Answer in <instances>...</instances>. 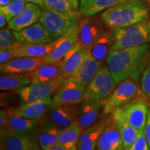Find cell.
<instances>
[{
	"label": "cell",
	"instance_id": "1",
	"mask_svg": "<svg viewBox=\"0 0 150 150\" xmlns=\"http://www.w3.org/2000/svg\"><path fill=\"white\" fill-rule=\"evenodd\" d=\"M149 46L147 44L111 50L106 62L115 83L132 79L137 81L143 70Z\"/></svg>",
	"mask_w": 150,
	"mask_h": 150
},
{
	"label": "cell",
	"instance_id": "2",
	"mask_svg": "<svg viewBox=\"0 0 150 150\" xmlns=\"http://www.w3.org/2000/svg\"><path fill=\"white\" fill-rule=\"evenodd\" d=\"M149 9L144 0H132L119 4L104 11L102 18L112 29L130 27L147 20Z\"/></svg>",
	"mask_w": 150,
	"mask_h": 150
},
{
	"label": "cell",
	"instance_id": "3",
	"mask_svg": "<svg viewBox=\"0 0 150 150\" xmlns=\"http://www.w3.org/2000/svg\"><path fill=\"white\" fill-rule=\"evenodd\" d=\"M81 16L80 11L64 13L43 6L39 22L44 26L52 39L56 40L79 22Z\"/></svg>",
	"mask_w": 150,
	"mask_h": 150
},
{
	"label": "cell",
	"instance_id": "4",
	"mask_svg": "<svg viewBox=\"0 0 150 150\" xmlns=\"http://www.w3.org/2000/svg\"><path fill=\"white\" fill-rule=\"evenodd\" d=\"M112 36L113 45L111 50L146 44L150 42V21L145 20L130 27L116 29Z\"/></svg>",
	"mask_w": 150,
	"mask_h": 150
},
{
	"label": "cell",
	"instance_id": "5",
	"mask_svg": "<svg viewBox=\"0 0 150 150\" xmlns=\"http://www.w3.org/2000/svg\"><path fill=\"white\" fill-rule=\"evenodd\" d=\"M141 95V90L134 79L123 81L105 100L103 112L104 115L112 113L117 108L129 104Z\"/></svg>",
	"mask_w": 150,
	"mask_h": 150
},
{
	"label": "cell",
	"instance_id": "6",
	"mask_svg": "<svg viewBox=\"0 0 150 150\" xmlns=\"http://www.w3.org/2000/svg\"><path fill=\"white\" fill-rule=\"evenodd\" d=\"M63 77L47 82H38L31 83L17 90L22 104L26 103L36 102L52 97L59 89L65 83Z\"/></svg>",
	"mask_w": 150,
	"mask_h": 150
},
{
	"label": "cell",
	"instance_id": "7",
	"mask_svg": "<svg viewBox=\"0 0 150 150\" xmlns=\"http://www.w3.org/2000/svg\"><path fill=\"white\" fill-rule=\"evenodd\" d=\"M116 85L108 67L103 65L86 88L84 100L105 101L112 93Z\"/></svg>",
	"mask_w": 150,
	"mask_h": 150
},
{
	"label": "cell",
	"instance_id": "8",
	"mask_svg": "<svg viewBox=\"0 0 150 150\" xmlns=\"http://www.w3.org/2000/svg\"><path fill=\"white\" fill-rule=\"evenodd\" d=\"M1 131V150H41L35 140L27 133L7 127Z\"/></svg>",
	"mask_w": 150,
	"mask_h": 150
},
{
	"label": "cell",
	"instance_id": "9",
	"mask_svg": "<svg viewBox=\"0 0 150 150\" xmlns=\"http://www.w3.org/2000/svg\"><path fill=\"white\" fill-rule=\"evenodd\" d=\"M80 31L79 22L74 24L63 36L55 40V46L48 55L43 57L46 63L61 61L65 54L77 42Z\"/></svg>",
	"mask_w": 150,
	"mask_h": 150
},
{
	"label": "cell",
	"instance_id": "10",
	"mask_svg": "<svg viewBox=\"0 0 150 150\" xmlns=\"http://www.w3.org/2000/svg\"><path fill=\"white\" fill-rule=\"evenodd\" d=\"M97 149L125 150L120 131L112 114L107 119L105 128L99 137Z\"/></svg>",
	"mask_w": 150,
	"mask_h": 150
},
{
	"label": "cell",
	"instance_id": "11",
	"mask_svg": "<svg viewBox=\"0 0 150 150\" xmlns=\"http://www.w3.org/2000/svg\"><path fill=\"white\" fill-rule=\"evenodd\" d=\"M127 122L138 131H144L147 121L148 107L145 102L138 100L117 108Z\"/></svg>",
	"mask_w": 150,
	"mask_h": 150
},
{
	"label": "cell",
	"instance_id": "12",
	"mask_svg": "<svg viewBox=\"0 0 150 150\" xmlns=\"http://www.w3.org/2000/svg\"><path fill=\"white\" fill-rule=\"evenodd\" d=\"M86 89L85 87L69 79L54 94L53 101L61 104H79L85 99Z\"/></svg>",
	"mask_w": 150,
	"mask_h": 150
},
{
	"label": "cell",
	"instance_id": "13",
	"mask_svg": "<svg viewBox=\"0 0 150 150\" xmlns=\"http://www.w3.org/2000/svg\"><path fill=\"white\" fill-rule=\"evenodd\" d=\"M13 32L17 42L20 44H47L54 41L40 22Z\"/></svg>",
	"mask_w": 150,
	"mask_h": 150
},
{
	"label": "cell",
	"instance_id": "14",
	"mask_svg": "<svg viewBox=\"0 0 150 150\" xmlns=\"http://www.w3.org/2000/svg\"><path fill=\"white\" fill-rule=\"evenodd\" d=\"M89 51L78 42L70 49L62 59V76L65 79L72 77L88 55Z\"/></svg>",
	"mask_w": 150,
	"mask_h": 150
},
{
	"label": "cell",
	"instance_id": "15",
	"mask_svg": "<svg viewBox=\"0 0 150 150\" xmlns=\"http://www.w3.org/2000/svg\"><path fill=\"white\" fill-rule=\"evenodd\" d=\"M79 109L72 104H61L53 101L49 110L50 120L61 128L64 129L77 120Z\"/></svg>",
	"mask_w": 150,
	"mask_h": 150
},
{
	"label": "cell",
	"instance_id": "16",
	"mask_svg": "<svg viewBox=\"0 0 150 150\" xmlns=\"http://www.w3.org/2000/svg\"><path fill=\"white\" fill-rule=\"evenodd\" d=\"M45 63L43 58H15L1 65L0 70L4 74H29Z\"/></svg>",
	"mask_w": 150,
	"mask_h": 150
},
{
	"label": "cell",
	"instance_id": "17",
	"mask_svg": "<svg viewBox=\"0 0 150 150\" xmlns=\"http://www.w3.org/2000/svg\"><path fill=\"white\" fill-rule=\"evenodd\" d=\"M41 14L42 10L38 5L27 3L21 13L8 22V28L14 31L25 29L39 21Z\"/></svg>",
	"mask_w": 150,
	"mask_h": 150
},
{
	"label": "cell",
	"instance_id": "18",
	"mask_svg": "<svg viewBox=\"0 0 150 150\" xmlns=\"http://www.w3.org/2000/svg\"><path fill=\"white\" fill-rule=\"evenodd\" d=\"M80 31L78 42L90 52L92 46L103 32L100 24L95 19L86 18L81 20Z\"/></svg>",
	"mask_w": 150,
	"mask_h": 150
},
{
	"label": "cell",
	"instance_id": "19",
	"mask_svg": "<svg viewBox=\"0 0 150 150\" xmlns=\"http://www.w3.org/2000/svg\"><path fill=\"white\" fill-rule=\"evenodd\" d=\"M105 101L84 100L79 110L77 122L82 130L92 126L98 118Z\"/></svg>",
	"mask_w": 150,
	"mask_h": 150
},
{
	"label": "cell",
	"instance_id": "20",
	"mask_svg": "<svg viewBox=\"0 0 150 150\" xmlns=\"http://www.w3.org/2000/svg\"><path fill=\"white\" fill-rule=\"evenodd\" d=\"M101 67L102 63L95 59L91 53H89L78 70L70 79L76 81L86 88Z\"/></svg>",
	"mask_w": 150,
	"mask_h": 150
},
{
	"label": "cell",
	"instance_id": "21",
	"mask_svg": "<svg viewBox=\"0 0 150 150\" xmlns=\"http://www.w3.org/2000/svg\"><path fill=\"white\" fill-rule=\"evenodd\" d=\"M53 104L52 97L36 102L26 103L11 112L13 115L33 120H40L49 111Z\"/></svg>",
	"mask_w": 150,
	"mask_h": 150
},
{
	"label": "cell",
	"instance_id": "22",
	"mask_svg": "<svg viewBox=\"0 0 150 150\" xmlns=\"http://www.w3.org/2000/svg\"><path fill=\"white\" fill-rule=\"evenodd\" d=\"M107 120H102L96 124L82 130L76 150H95Z\"/></svg>",
	"mask_w": 150,
	"mask_h": 150
},
{
	"label": "cell",
	"instance_id": "23",
	"mask_svg": "<svg viewBox=\"0 0 150 150\" xmlns=\"http://www.w3.org/2000/svg\"><path fill=\"white\" fill-rule=\"evenodd\" d=\"M61 127L52 121L43 122L38 134L39 145L42 150H50L59 144Z\"/></svg>",
	"mask_w": 150,
	"mask_h": 150
},
{
	"label": "cell",
	"instance_id": "24",
	"mask_svg": "<svg viewBox=\"0 0 150 150\" xmlns=\"http://www.w3.org/2000/svg\"><path fill=\"white\" fill-rule=\"evenodd\" d=\"M32 83L47 82L63 77L62 61L56 63H45L36 70L29 73Z\"/></svg>",
	"mask_w": 150,
	"mask_h": 150
},
{
	"label": "cell",
	"instance_id": "25",
	"mask_svg": "<svg viewBox=\"0 0 150 150\" xmlns=\"http://www.w3.org/2000/svg\"><path fill=\"white\" fill-rule=\"evenodd\" d=\"M132 0H80L79 11L87 16H93L110 7Z\"/></svg>",
	"mask_w": 150,
	"mask_h": 150
},
{
	"label": "cell",
	"instance_id": "26",
	"mask_svg": "<svg viewBox=\"0 0 150 150\" xmlns=\"http://www.w3.org/2000/svg\"><path fill=\"white\" fill-rule=\"evenodd\" d=\"M55 46V40L47 44H20L17 47L15 58H43L48 55Z\"/></svg>",
	"mask_w": 150,
	"mask_h": 150
},
{
	"label": "cell",
	"instance_id": "27",
	"mask_svg": "<svg viewBox=\"0 0 150 150\" xmlns=\"http://www.w3.org/2000/svg\"><path fill=\"white\" fill-rule=\"evenodd\" d=\"M112 115L115 117L118 128L120 131L125 150L128 149L136 141L139 131L127 122L118 109L114 110Z\"/></svg>",
	"mask_w": 150,
	"mask_h": 150
},
{
	"label": "cell",
	"instance_id": "28",
	"mask_svg": "<svg viewBox=\"0 0 150 150\" xmlns=\"http://www.w3.org/2000/svg\"><path fill=\"white\" fill-rule=\"evenodd\" d=\"M113 45V36L108 31H103L90 50V53L97 61L107 59Z\"/></svg>",
	"mask_w": 150,
	"mask_h": 150
},
{
	"label": "cell",
	"instance_id": "29",
	"mask_svg": "<svg viewBox=\"0 0 150 150\" xmlns=\"http://www.w3.org/2000/svg\"><path fill=\"white\" fill-rule=\"evenodd\" d=\"M82 129L76 121L61 129L59 136V144L67 150H76Z\"/></svg>",
	"mask_w": 150,
	"mask_h": 150
},
{
	"label": "cell",
	"instance_id": "30",
	"mask_svg": "<svg viewBox=\"0 0 150 150\" xmlns=\"http://www.w3.org/2000/svg\"><path fill=\"white\" fill-rule=\"evenodd\" d=\"M32 83L29 74H4L0 77L1 91L18 90Z\"/></svg>",
	"mask_w": 150,
	"mask_h": 150
},
{
	"label": "cell",
	"instance_id": "31",
	"mask_svg": "<svg viewBox=\"0 0 150 150\" xmlns=\"http://www.w3.org/2000/svg\"><path fill=\"white\" fill-rule=\"evenodd\" d=\"M38 124L39 120L29 119L9 112L8 126L16 131L28 134L33 130Z\"/></svg>",
	"mask_w": 150,
	"mask_h": 150
},
{
	"label": "cell",
	"instance_id": "32",
	"mask_svg": "<svg viewBox=\"0 0 150 150\" xmlns=\"http://www.w3.org/2000/svg\"><path fill=\"white\" fill-rule=\"evenodd\" d=\"M44 6L60 12H72L79 7V0H44Z\"/></svg>",
	"mask_w": 150,
	"mask_h": 150
},
{
	"label": "cell",
	"instance_id": "33",
	"mask_svg": "<svg viewBox=\"0 0 150 150\" xmlns=\"http://www.w3.org/2000/svg\"><path fill=\"white\" fill-rule=\"evenodd\" d=\"M26 1V0H12L8 5L0 6V11L6 17L7 22L21 13L27 4Z\"/></svg>",
	"mask_w": 150,
	"mask_h": 150
},
{
	"label": "cell",
	"instance_id": "34",
	"mask_svg": "<svg viewBox=\"0 0 150 150\" xmlns=\"http://www.w3.org/2000/svg\"><path fill=\"white\" fill-rule=\"evenodd\" d=\"M20 43L17 42L13 32L9 28H2L0 30V49L18 46Z\"/></svg>",
	"mask_w": 150,
	"mask_h": 150
},
{
	"label": "cell",
	"instance_id": "35",
	"mask_svg": "<svg viewBox=\"0 0 150 150\" xmlns=\"http://www.w3.org/2000/svg\"><path fill=\"white\" fill-rule=\"evenodd\" d=\"M129 150H150L146 138L145 131H139L138 137L133 145L128 149Z\"/></svg>",
	"mask_w": 150,
	"mask_h": 150
},
{
	"label": "cell",
	"instance_id": "36",
	"mask_svg": "<svg viewBox=\"0 0 150 150\" xmlns=\"http://www.w3.org/2000/svg\"><path fill=\"white\" fill-rule=\"evenodd\" d=\"M18 46L0 49V65H4L15 59V53Z\"/></svg>",
	"mask_w": 150,
	"mask_h": 150
},
{
	"label": "cell",
	"instance_id": "37",
	"mask_svg": "<svg viewBox=\"0 0 150 150\" xmlns=\"http://www.w3.org/2000/svg\"><path fill=\"white\" fill-rule=\"evenodd\" d=\"M141 88L142 93L146 97H150V65L142 73Z\"/></svg>",
	"mask_w": 150,
	"mask_h": 150
},
{
	"label": "cell",
	"instance_id": "38",
	"mask_svg": "<svg viewBox=\"0 0 150 150\" xmlns=\"http://www.w3.org/2000/svg\"><path fill=\"white\" fill-rule=\"evenodd\" d=\"M9 117L8 110L1 109L0 111V129H4L8 127V122Z\"/></svg>",
	"mask_w": 150,
	"mask_h": 150
},
{
	"label": "cell",
	"instance_id": "39",
	"mask_svg": "<svg viewBox=\"0 0 150 150\" xmlns=\"http://www.w3.org/2000/svg\"><path fill=\"white\" fill-rule=\"evenodd\" d=\"M145 134L147 138L148 145H149V149H150V109L148 110L147 121H146L145 127Z\"/></svg>",
	"mask_w": 150,
	"mask_h": 150
},
{
	"label": "cell",
	"instance_id": "40",
	"mask_svg": "<svg viewBox=\"0 0 150 150\" xmlns=\"http://www.w3.org/2000/svg\"><path fill=\"white\" fill-rule=\"evenodd\" d=\"M6 22H7L6 17L5 15L2 12L0 11V28H1V29H2V28L4 27Z\"/></svg>",
	"mask_w": 150,
	"mask_h": 150
},
{
	"label": "cell",
	"instance_id": "41",
	"mask_svg": "<svg viewBox=\"0 0 150 150\" xmlns=\"http://www.w3.org/2000/svg\"><path fill=\"white\" fill-rule=\"evenodd\" d=\"M26 1L38 5L39 6L42 7V8L44 6V0H26Z\"/></svg>",
	"mask_w": 150,
	"mask_h": 150
},
{
	"label": "cell",
	"instance_id": "42",
	"mask_svg": "<svg viewBox=\"0 0 150 150\" xmlns=\"http://www.w3.org/2000/svg\"><path fill=\"white\" fill-rule=\"evenodd\" d=\"M50 150H67V149H65L63 146H62L61 144H58V145L54 146V147H52V149Z\"/></svg>",
	"mask_w": 150,
	"mask_h": 150
},
{
	"label": "cell",
	"instance_id": "43",
	"mask_svg": "<svg viewBox=\"0 0 150 150\" xmlns=\"http://www.w3.org/2000/svg\"><path fill=\"white\" fill-rule=\"evenodd\" d=\"M12 0H0V6H6L11 3Z\"/></svg>",
	"mask_w": 150,
	"mask_h": 150
},
{
	"label": "cell",
	"instance_id": "44",
	"mask_svg": "<svg viewBox=\"0 0 150 150\" xmlns=\"http://www.w3.org/2000/svg\"><path fill=\"white\" fill-rule=\"evenodd\" d=\"M148 1H149V2L150 3V0H148Z\"/></svg>",
	"mask_w": 150,
	"mask_h": 150
},
{
	"label": "cell",
	"instance_id": "45",
	"mask_svg": "<svg viewBox=\"0 0 150 150\" xmlns=\"http://www.w3.org/2000/svg\"><path fill=\"white\" fill-rule=\"evenodd\" d=\"M125 150H129V149H125Z\"/></svg>",
	"mask_w": 150,
	"mask_h": 150
}]
</instances>
